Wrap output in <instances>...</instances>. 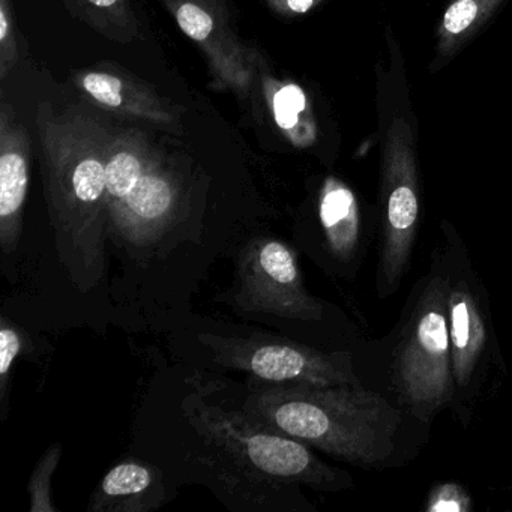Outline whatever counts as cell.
<instances>
[{
    "label": "cell",
    "instance_id": "cell-17",
    "mask_svg": "<svg viewBox=\"0 0 512 512\" xmlns=\"http://www.w3.org/2000/svg\"><path fill=\"white\" fill-rule=\"evenodd\" d=\"M71 16L107 40L130 44L140 38V23L130 0H62Z\"/></svg>",
    "mask_w": 512,
    "mask_h": 512
},
{
    "label": "cell",
    "instance_id": "cell-2",
    "mask_svg": "<svg viewBox=\"0 0 512 512\" xmlns=\"http://www.w3.org/2000/svg\"><path fill=\"white\" fill-rule=\"evenodd\" d=\"M242 410L361 469H382L397 451L404 410L362 385H271L248 395Z\"/></svg>",
    "mask_w": 512,
    "mask_h": 512
},
{
    "label": "cell",
    "instance_id": "cell-13",
    "mask_svg": "<svg viewBox=\"0 0 512 512\" xmlns=\"http://www.w3.org/2000/svg\"><path fill=\"white\" fill-rule=\"evenodd\" d=\"M319 220L326 250L335 262L352 266L361 262L367 247V230L355 193L337 178L323 182Z\"/></svg>",
    "mask_w": 512,
    "mask_h": 512
},
{
    "label": "cell",
    "instance_id": "cell-18",
    "mask_svg": "<svg viewBox=\"0 0 512 512\" xmlns=\"http://www.w3.org/2000/svg\"><path fill=\"white\" fill-rule=\"evenodd\" d=\"M25 349V338L22 331L2 317L0 325V418L7 419L8 404H10V383L13 367L17 358Z\"/></svg>",
    "mask_w": 512,
    "mask_h": 512
},
{
    "label": "cell",
    "instance_id": "cell-22",
    "mask_svg": "<svg viewBox=\"0 0 512 512\" xmlns=\"http://www.w3.org/2000/svg\"><path fill=\"white\" fill-rule=\"evenodd\" d=\"M322 0H266L274 13L280 16H302L313 10Z\"/></svg>",
    "mask_w": 512,
    "mask_h": 512
},
{
    "label": "cell",
    "instance_id": "cell-4",
    "mask_svg": "<svg viewBox=\"0 0 512 512\" xmlns=\"http://www.w3.org/2000/svg\"><path fill=\"white\" fill-rule=\"evenodd\" d=\"M440 248L448 275V325L454 397L449 409L467 427L485 397L491 377L505 373V362L491 317L484 281L464 239L448 221L440 227Z\"/></svg>",
    "mask_w": 512,
    "mask_h": 512
},
{
    "label": "cell",
    "instance_id": "cell-20",
    "mask_svg": "<svg viewBox=\"0 0 512 512\" xmlns=\"http://www.w3.org/2000/svg\"><path fill=\"white\" fill-rule=\"evenodd\" d=\"M425 512H470L473 500L463 485L454 481L439 482L425 497Z\"/></svg>",
    "mask_w": 512,
    "mask_h": 512
},
{
    "label": "cell",
    "instance_id": "cell-14",
    "mask_svg": "<svg viewBox=\"0 0 512 512\" xmlns=\"http://www.w3.org/2000/svg\"><path fill=\"white\" fill-rule=\"evenodd\" d=\"M166 502L160 472L137 460L109 470L89 500L91 512H151Z\"/></svg>",
    "mask_w": 512,
    "mask_h": 512
},
{
    "label": "cell",
    "instance_id": "cell-1",
    "mask_svg": "<svg viewBox=\"0 0 512 512\" xmlns=\"http://www.w3.org/2000/svg\"><path fill=\"white\" fill-rule=\"evenodd\" d=\"M44 191L59 262L79 292L100 284L106 269V161L113 130L79 110L37 112Z\"/></svg>",
    "mask_w": 512,
    "mask_h": 512
},
{
    "label": "cell",
    "instance_id": "cell-10",
    "mask_svg": "<svg viewBox=\"0 0 512 512\" xmlns=\"http://www.w3.org/2000/svg\"><path fill=\"white\" fill-rule=\"evenodd\" d=\"M182 32L205 56L211 86L245 100L253 92L256 49L233 31L223 0H164Z\"/></svg>",
    "mask_w": 512,
    "mask_h": 512
},
{
    "label": "cell",
    "instance_id": "cell-9",
    "mask_svg": "<svg viewBox=\"0 0 512 512\" xmlns=\"http://www.w3.org/2000/svg\"><path fill=\"white\" fill-rule=\"evenodd\" d=\"M181 179L160 152L106 187L110 232L134 247L157 242L178 217Z\"/></svg>",
    "mask_w": 512,
    "mask_h": 512
},
{
    "label": "cell",
    "instance_id": "cell-5",
    "mask_svg": "<svg viewBox=\"0 0 512 512\" xmlns=\"http://www.w3.org/2000/svg\"><path fill=\"white\" fill-rule=\"evenodd\" d=\"M187 404L197 433L241 476L320 491L350 490L355 484L350 473L323 463L307 443L256 421L242 409L224 410L199 397Z\"/></svg>",
    "mask_w": 512,
    "mask_h": 512
},
{
    "label": "cell",
    "instance_id": "cell-3",
    "mask_svg": "<svg viewBox=\"0 0 512 512\" xmlns=\"http://www.w3.org/2000/svg\"><path fill=\"white\" fill-rule=\"evenodd\" d=\"M397 404L422 424L451 407V338L448 325V275L442 248L431 256L428 274L416 287L409 316L400 332L392 365Z\"/></svg>",
    "mask_w": 512,
    "mask_h": 512
},
{
    "label": "cell",
    "instance_id": "cell-15",
    "mask_svg": "<svg viewBox=\"0 0 512 512\" xmlns=\"http://www.w3.org/2000/svg\"><path fill=\"white\" fill-rule=\"evenodd\" d=\"M254 85L259 88L265 110L278 133L296 148H308L316 139L307 95L296 83L272 73L262 53L256 52Z\"/></svg>",
    "mask_w": 512,
    "mask_h": 512
},
{
    "label": "cell",
    "instance_id": "cell-19",
    "mask_svg": "<svg viewBox=\"0 0 512 512\" xmlns=\"http://www.w3.org/2000/svg\"><path fill=\"white\" fill-rule=\"evenodd\" d=\"M62 457L61 443H53L46 454L41 457L32 472L29 481V496H31V512H58L59 509L53 505L52 500V479L58 469Z\"/></svg>",
    "mask_w": 512,
    "mask_h": 512
},
{
    "label": "cell",
    "instance_id": "cell-12",
    "mask_svg": "<svg viewBox=\"0 0 512 512\" xmlns=\"http://www.w3.org/2000/svg\"><path fill=\"white\" fill-rule=\"evenodd\" d=\"M31 137L8 101L0 104V248L11 254L23 233L31 178Z\"/></svg>",
    "mask_w": 512,
    "mask_h": 512
},
{
    "label": "cell",
    "instance_id": "cell-7",
    "mask_svg": "<svg viewBox=\"0 0 512 512\" xmlns=\"http://www.w3.org/2000/svg\"><path fill=\"white\" fill-rule=\"evenodd\" d=\"M199 340L211 350L217 364L244 371L271 385H362L349 352H322L296 341L260 334H202Z\"/></svg>",
    "mask_w": 512,
    "mask_h": 512
},
{
    "label": "cell",
    "instance_id": "cell-8",
    "mask_svg": "<svg viewBox=\"0 0 512 512\" xmlns=\"http://www.w3.org/2000/svg\"><path fill=\"white\" fill-rule=\"evenodd\" d=\"M235 304L247 313L317 322L323 304L305 289L295 251L278 239L251 241L239 259Z\"/></svg>",
    "mask_w": 512,
    "mask_h": 512
},
{
    "label": "cell",
    "instance_id": "cell-6",
    "mask_svg": "<svg viewBox=\"0 0 512 512\" xmlns=\"http://www.w3.org/2000/svg\"><path fill=\"white\" fill-rule=\"evenodd\" d=\"M421 218L415 134L404 118H395L383 142L379 193V298L397 293L409 271Z\"/></svg>",
    "mask_w": 512,
    "mask_h": 512
},
{
    "label": "cell",
    "instance_id": "cell-11",
    "mask_svg": "<svg viewBox=\"0 0 512 512\" xmlns=\"http://www.w3.org/2000/svg\"><path fill=\"white\" fill-rule=\"evenodd\" d=\"M73 80L86 100L100 109L169 130H181V109L121 68L113 65L88 68L74 74Z\"/></svg>",
    "mask_w": 512,
    "mask_h": 512
},
{
    "label": "cell",
    "instance_id": "cell-21",
    "mask_svg": "<svg viewBox=\"0 0 512 512\" xmlns=\"http://www.w3.org/2000/svg\"><path fill=\"white\" fill-rule=\"evenodd\" d=\"M19 62L13 0H0V79L5 80Z\"/></svg>",
    "mask_w": 512,
    "mask_h": 512
},
{
    "label": "cell",
    "instance_id": "cell-16",
    "mask_svg": "<svg viewBox=\"0 0 512 512\" xmlns=\"http://www.w3.org/2000/svg\"><path fill=\"white\" fill-rule=\"evenodd\" d=\"M505 0H451L436 34V61L452 58Z\"/></svg>",
    "mask_w": 512,
    "mask_h": 512
}]
</instances>
